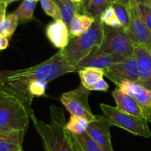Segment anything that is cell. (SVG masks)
<instances>
[{
    "label": "cell",
    "instance_id": "6da1fadb",
    "mask_svg": "<svg viewBox=\"0 0 151 151\" xmlns=\"http://www.w3.org/2000/svg\"><path fill=\"white\" fill-rule=\"evenodd\" d=\"M76 69L66 62L61 50L44 62L24 69L13 71H1L2 82L0 87L15 95L22 101L29 110L32 100L27 92L31 81L42 80L50 81L69 73L76 72Z\"/></svg>",
    "mask_w": 151,
    "mask_h": 151
},
{
    "label": "cell",
    "instance_id": "7a4b0ae2",
    "mask_svg": "<svg viewBox=\"0 0 151 151\" xmlns=\"http://www.w3.org/2000/svg\"><path fill=\"white\" fill-rule=\"evenodd\" d=\"M50 123L38 119L32 110L29 118L42 140L45 151H75L66 130L64 112L61 107L51 105Z\"/></svg>",
    "mask_w": 151,
    "mask_h": 151
},
{
    "label": "cell",
    "instance_id": "3957f363",
    "mask_svg": "<svg viewBox=\"0 0 151 151\" xmlns=\"http://www.w3.org/2000/svg\"><path fill=\"white\" fill-rule=\"evenodd\" d=\"M31 110L21 99L0 87V130L27 133Z\"/></svg>",
    "mask_w": 151,
    "mask_h": 151
},
{
    "label": "cell",
    "instance_id": "277c9868",
    "mask_svg": "<svg viewBox=\"0 0 151 151\" xmlns=\"http://www.w3.org/2000/svg\"><path fill=\"white\" fill-rule=\"evenodd\" d=\"M103 38V24L97 18L86 33L71 36L69 43L61 52L68 64L74 67L101 45Z\"/></svg>",
    "mask_w": 151,
    "mask_h": 151
},
{
    "label": "cell",
    "instance_id": "5b68a950",
    "mask_svg": "<svg viewBox=\"0 0 151 151\" xmlns=\"http://www.w3.org/2000/svg\"><path fill=\"white\" fill-rule=\"evenodd\" d=\"M134 46L131 38L123 28H113L103 25V38L97 52L115 54L128 58L134 55Z\"/></svg>",
    "mask_w": 151,
    "mask_h": 151
},
{
    "label": "cell",
    "instance_id": "8992f818",
    "mask_svg": "<svg viewBox=\"0 0 151 151\" xmlns=\"http://www.w3.org/2000/svg\"><path fill=\"white\" fill-rule=\"evenodd\" d=\"M103 115L114 126H116L129 133L144 138L151 137V132L146 120L126 113L116 107L100 104Z\"/></svg>",
    "mask_w": 151,
    "mask_h": 151
},
{
    "label": "cell",
    "instance_id": "52a82bcc",
    "mask_svg": "<svg viewBox=\"0 0 151 151\" xmlns=\"http://www.w3.org/2000/svg\"><path fill=\"white\" fill-rule=\"evenodd\" d=\"M90 90L80 84L76 89L65 92L60 96V102L71 115L84 117L89 121L95 118L88 103Z\"/></svg>",
    "mask_w": 151,
    "mask_h": 151
},
{
    "label": "cell",
    "instance_id": "ba28073f",
    "mask_svg": "<svg viewBox=\"0 0 151 151\" xmlns=\"http://www.w3.org/2000/svg\"><path fill=\"white\" fill-rule=\"evenodd\" d=\"M128 9L129 25L125 30L134 44L144 47L151 53V32L143 20L134 0L131 3Z\"/></svg>",
    "mask_w": 151,
    "mask_h": 151
},
{
    "label": "cell",
    "instance_id": "9c48e42d",
    "mask_svg": "<svg viewBox=\"0 0 151 151\" xmlns=\"http://www.w3.org/2000/svg\"><path fill=\"white\" fill-rule=\"evenodd\" d=\"M105 76L116 86L122 81L139 83V72L135 56L128 57L122 62L114 64L105 70Z\"/></svg>",
    "mask_w": 151,
    "mask_h": 151
},
{
    "label": "cell",
    "instance_id": "30bf717a",
    "mask_svg": "<svg viewBox=\"0 0 151 151\" xmlns=\"http://www.w3.org/2000/svg\"><path fill=\"white\" fill-rule=\"evenodd\" d=\"M111 124L103 115H96L90 121L86 132L105 151H114L111 143L110 127Z\"/></svg>",
    "mask_w": 151,
    "mask_h": 151
},
{
    "label": "cell",
    "instance_id": "8fae6325",
    "mask_svg": "<svg viewBox=\"0 0 151 151\" xmlns=\"http://www.w3.org/2000/svg\"><path fill=\"white\" fill-rule=\"evenodd\" d=\"M116 87L137 99L142 109L145 119L151 123V90L131 81H122Z\"/></svg>",
    "mask_w": 151,
    "mask_h": 151
},
{
    "label": "cell",
    "instance_id": "7c38bea8",
    "mask_svg": "<svg viewBox=\"0 0 151 151\" xmlns=\"http://www.w3.org/2000/svg\"><path fill=\"white\" fill-rule=\"evenodd\" d=\"M127 58L115 54H105L94 50L88 56L75 66L77 71L85 68H96L106 70L109 67L122 62Z\"/></svg>",
    "mask_w": 151,
    "mask_h": 151
},
{
    "label": "cell",
    "instance_id": "4fadbf2b",
    "mask_svg": "<svg viewBox=\"0 0 151 151\" xmlns=\"http://www.w3.org/2000/svg\"><path fill=\"white\" fill-rule=\"evenodd\" d=\"M134 56L138 67L139 84L151 90V53L144 47L135 44Z\"/></svg>",
    "mask_w": 151,
    "mask_h": 151
},
{
    "label": "cell",
    "instance_id": "5bb4252c",
    "mask_svg": "<svg viewBox=\"0 0 151 151\" xmlns=\"http://www.w3.org/2000/svg\"><path fill=\"white\" fill-rule=\"evenodd\" d=\"M46 36L51 44L60 50L65 48L70 39L69 28L62 19L54 20L46 28Z\"/></svg>",
    "mask_w": 151,
    "mask_h": 151
},
{
    "label": "cell",
    "instance_id": "9a60e30c",
    "mask_svg": "<svg viewBox=\"0 0 151 151\" xmlns=\"http://www.w3.org/2000/svg\"><path fill=\"white\" fill-rule=\"evenodd\" d=\"M116 104V107L120 110L137 116L138 118L145 119L142 109L135 98L131 95L122 91L116 87L111 93Z\"/></svg>",
    "mask_w": 151,
    "mask_h": 151
},
{
    "label": "cell",
    "instance_id": "2e32d148",
    "mask_svg": "<svg viewBox=\"0 0 151 151\" xmlns=\"http://www.w3.org/2000/svg\"><path fill=\"white\" fill-rule=\"evenodd\" d=\"M26 132L0 130V151H16L22 149Z\"/></svg>",
    "mask_w": 151,
    "mask_h": 151
},
{
    "label": "cell",
    "instance_id": "e0dca14e",
    "mask_svg": "<svg viewBox=\"0 0 151 151\" xmlns=\"http://www.w3.org/2000/svg\"><path fill=\"white\" fill-rule=\"evenodd\" d=\"M69 137L75 151H105L90 137L87 132L81 135L73 134L69 132Z\"/></svg>",
    "mask_w": 151,
    "mask_h": 151
},
{
    "label": "cell",
    "instance_id": "ac0fdd59",
    "mask_svg": "<svg viewBox=\"0 0 151 151\" xmlns=\"http://www.w3.org/2000/svg\"><path fill=\"white\" fill-rule=\"evenodd\" d=\"M95 19L81 13H76L69 25L70 36H80L86 33L94 23Z\"/></svg>",
    "mask_w": 151,
    "mask_h": 151
},
{
    "label": "cell",
    "instance_id": "d6986e66",
    "mask_svg": "<svg viewBox=\"0 0 151 151\" xmlns=\"http://www.w3.org/2000/svg\"><path fill=\"white\" fill-rule=\"evenodd\" d=\"M81 82L87 89L105 76V70L96 68H85L78 70Z\"/></svg>",
    "mask_w": 151,
    "mask_h": 151
},
{
    "label": "cell",
    "instance_id": "ffe728a7",
    "mask_svg": "<svg viewBox=\"0 0 151 151\" xmlns=\"http://www.w3.org/2000/svg\"><path fill=\"white\" fill-rule=\"evenodd\" d=\"M38 0H23L13 13L18 17L19 22H27L34 19V11Z\"/></svg>",
    "mask_w": 151,
    "mask_h": 151
},
{
    "label": "cell",
    "instance_id": "44dd1931",
    "mask_svg": "<svg viewBox=\"0 0 151 151\" xmlns=\"http://www.w3.org/2000/svg\"><path fill=\"white\" fill-rule=\"evenodd\" d=\"M113 1L114 0H88L83 14L88 15L94 19L100 18L104 10L111 5Z\"/></svg>",
    "mask_w": 151,
    "mask_h": 151
},
{
    "label": "cell",
    "instance_id": "7402d4cb",
    "mask_svg": "<svg viewBox=\"0 0 151 151\" xmlns=\"http://www.w3.org/2000/svg\"><path fill=\"white\" fill-rule=\"evenodd\" d=\"M55 1H56L60 8L61 19L66 24L67 26H69L75 15L79 13L78 7L71 0H55Z\"/></svg>",
    "mask_w": 151,
    "mask_h": 151
},
{
    "label": "cell",
    "instance_id": "603a6c76",
    "mask_svg": "<svg viewBox=\"0 0 151 151\" xmlns=\"http://www.w3.org/2000/svg\"><path fill=\"white\" fill-rule=\"evenodd\" d=\"M90 121L84 117L71 115L68 122H66V130L70 133L81 135L86 132Z\"/></svg>",
    "mask_w": 151,
    "mask_h": 151
},
{
    "label": "cell",
    "instance_id": "cb8c5ba5",
    "mask_svg": "<svg viewBox=\"0 0 151 151\" xmlns=\"http://www.w3.org/2000/svg\"><path fill=\"white\" fill-rule=\"evenodd\" d=\"M18 17L13 13L7 15L0 25V34L7 38H10L16 31L19 24Z\"/></svg>",
    "mask_w": 151,
    "mask_h": 151
},
{
    "label": "cell",
    "instance_id": "d4e9b609",
    "mask_svg": "<svg viewBox=\"0 0 151 151\" xmlns=\"http://www.w3.org/2000/svg\"><path fill=\"white\" fill-rule=\"evenodd\" d=\"M111 6L114 9L116 14L122 25V28L127 30L129 25L130 15H129V6L126 5L119 0H114L111 3Z\"/></svg>",
    "mask_w": 151,
    "mask_h": 151
},
{
    "label": "cell",
    "instance_id": "484cf974",
    "mask_svg": "<svg viewBox=\"0 0 151 151\" xmlns=\"http://www.w3.org/2000/svg\"><path fill=\"white\" fill-rule=\"evenodd\" d=\"M100 20L103 25H106L113 28H122L119 19L116 14L114 9L111 5L104 10L101 16H100Z\"/></svg>",
    "mask_w": 151,
    "mask_h": 151
},
{
    "label": "cell",
    "instance_id": "4316f807",
    "mask_svg": "<svg viewBox=\"0 0 151 151\" xmlns=\"http://www.w3.org/2000/svg\"><path fill=\"white\" fill-rule=\"evenodd\" d=\"M41 3L43 10L47 15L55 20L61 19V14L58 5L55 0H38Z\"/></svg>",
    "mask_w": 151,
    "mask_h": 151
},
{
    "label": "cell",
    "instance_id": "83f0119b",
    "mask_svg": "<svg viewBox=\"0 0 151 151\" xmlns=\"http://www.w3.org/2000/svg\"><path fill=\"white\" fill-rule=\"evenodd\" d=\"M49 81L37 80L31 81L28 85L27 92L30 99H33L35 96H42L45 95L47 84Z\"/></svg>",
    "mask_w": 151,
    "mask_h": 151
},
{
    "label": "cell",
    "instance_id": "f1b7e54d",
    "mask_svg": "<svg viewBox=\"0 0 151 151\" xmlns=\"http://www.w3.org/2000/svg\"><path fill=\"white\" fill-rule=\"evenodd\" d=\"M137 6L143 20L151 32V7L141 3H137Z\"/></svg>",
    "mask_w": 151,
    "mask_h": 151
},
{
    "label": "cell",
    "instance_id": "f546056e",
    "mask_svg": "<svg viewBox=\"0 0 151 151\" xmlns=\"http://www.w3.org/2000/svg\"><path fill=\"white\" fill-rule=\"evenodd\" d=\"M109 88V85L106 81H105L103 78H102L101 80L97 82L96 84H94V85L91 86L90 87H88V90L91 91V90H97V91H102V92H107Z\"/></svg>",
    "mask_w": 151,
    "mask_h": 151
},
{
    "label": "cell",
    "instance_id": "4dcf8cb0",
    "mask_svg": "<svg viewBox=\"0 0 151 151\" xmlns=\"http://www.w3.org/2000/svg\"><path fill=\"white\" fill-rule=\"evenodd\" d=\"M7 6L3 1L0 2V25L2 23L6 17V9Z\"/></svg>",
    "mask_w": 151,
    "mask_h": 151
},
{
    "label": "cell",
    "instance_id": "1f68e13d",
    "mask_svg": "<svg viewBox=\"0 0 151 151\" xmlns=\"http://www.w3.org/2000/svg\"><path fill=\"white\" fill-rule=\"evenodd\" d=\"M9 45V39L7 37L4 36L1 34H0V51L4 50L8 47Z\"/></svg>",
    "mask_w": 151,
    "mask_h": 151
},
{
    "label": "cell",
    "instance_id": "d6a6232c",
    "mask_svg": "<svg viewBox=\"0 0 151 151\" xmlns=\"http://www.w3.org/2000/svg\"><path fill=\"white\" fill-rule=\"evenodd\" d=\"M71 1H72V2L75 4V5H76V7H78V11H79V13H81L83 0H71Z\"/></svg>",
    "mask_w": 151,
    "mask_h": 151
},
{
    "label": "cell",
    "instance_id": "836d02e7",
    "mask_svg": "<svg viewBox=\"0 0 151 151\" xmlns=\"http://www.w3.org/2000/svg\"><path fill=\"white\" fill-rule=\"evenodd\" d=\"M134 1H136V3H141L151 7V0H134Z\"/></svg>",
    "mask_w": 151,
    "mask_h": 151
},
{
    "label": "cell",
    "instance_id": "e575fe53",
    "mask_svg": "<svg viewBox=\"0 0 151 151\" xmlns=\"http://www.w3.org/2000/svg\"><path fill=\"white\" fill-rule=\"evenodd\" d=\"M18 1V0H2L3 2H4L7 6H8V4H11V3L14 2V1Z\"/></svg>",
    "mask_w": 151,
    "mask_h": 151
},
{
    "label": "cell",
    "instance_id": "d590c367",
    "mask_svg": "<svg viewBox=\"0 0 151 151\" xmlns=\"http://www.w3.org/2000/svg\"><path fill=\"white\" fill-rule=\"evenodd\" d=\"M119 1H122V2H123L124 4H125L126 5L129 6L130 4H131V3L132 2L133 0H119Z\"/></svg>",
    "mask_w": 151,
    "mask_h": 151
},
{
    "label": "cell",
    "instance_id": "8d00e7d4",
    "mask_svg": "<svg viewBox=\"0 0 151 151\" xmlns=\"http://www.w3.org/2000/svg\"><path fill=\"white\" fill-rule=\"evenodd\" d=\"M88 1V0H83V5H82V8H81V14H83V11L84 7H86V5L87 4Z\"/></svg>",
    "mask_w": 151,
    "mask_h": 151
},
{
    "label": "cell",
    "instance_id": "74e56055",
    "mask_svg": "<svg viewBox=\"0 0 151 151\" xmlns=\"http://www.w3.org/2000/svg\"><path fill=\"white\" fill-rule=\"evenodd\" d=\"M1 82H2V72L0 71V86L1 85Z\"/></svg>",
    "mask_w": 151,
    "mask_h": 151
},
{
    "label": "cell",
    "instance_id": "f35d334b",
    "mask_svg": "<svg viewBox=\"0 0 151 151\" xmlns=\"http://www.w3.org/2000/svg\"><path fill=\"white\" fill-rule=\"evenodd\" d=\"M16 151H24V150H23V148H22V149L19 150H16Z\"/></svg>",
    "mask_w": 151,
    "mask_h": 151
},
{
    "label": "cell",
    "instance_id": "ab89813d",
    "mask_svg": "<svg viewBox=\"0 0 151 151\" xmlns=\"http://www.w3.org/2000/svg\"><path fill=\"white\" fill-rule=\"evenodd\" d=\"M1 1H2V0H0V2H1Z\"/></svg>",
    "mask_w": 151,
    "mask_h": 151
}]
</instances>
